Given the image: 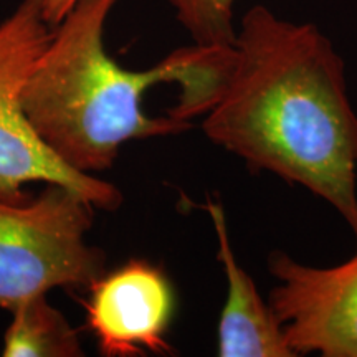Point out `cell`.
Here are the masks:
<instances>
[{"mask_svg":"<svg viewBox=\"0 0 357 357\" xmlns=\"http://www.w3.org/2000/svg\"><path fill=\"white\" fill-rule=\"evenodd\" d=\"M218 240V261L227 278V298L218 319L217 351L220 357H294L280 321L263 301L255 281L236 261L222 205L208 200Z\"/></svg>","mask_w":357,"mask_h":357,"instance_id":"52a82bcc","label":"cell"},{"mask_svg":"<svg viewBox=\"0 0 357 357\" xmlns=\"http://www.w3.org/2000/svg\"><path fill=\"white\" fill-rule=\"evenodd\" d=\"M119 0H78L56 26L24 88V109L45 146L75 171L105 172L129 141L174 136L200 116L215 66L211 47L178 48L149 70L106 52Z\"/></svg>","mask_w":357,"mask_h":357,"instance_id":"7a4b0ae2","label":"cell"},{"mask_svg":"<svg viewBox=\"0 0 357 357\" xmlns=\"http://www.w3.org/2000/svg\"><path fill=\"white\" fill-rule=\"evenodd\" d=\"M3 334L6 357H78L83 356L79 331L61 311L52 306L47 294H37L15 306Z\"/></svg>","mask_w":357,"mask_h":357,"instance_id":"ba28073f","label":"cell"},{"mask_svg":"<svg viewBox=\"0 0 357 357\" xmlns=\"http://www.w3.org/2000/svg\"><path fill=\"white\" fill-rule=\"evenodd\" d=\"M93 204L61 184L24 200L0 199V307L60 288L86 291L106 271V253L89 245Z\"/></svg>","mask_w":357,"mask_h":357,"instance_id":"3957f363","label":"cell"},{"mask_svg":"<svg viewBox=\"0 0 357 357\" xmlns=\"http://www.w3.org/2000/svg\"><path fill=\"white\" fill-rule=\"evenodd\" d=\"M52 33L42 0H22L0 22V199L24 200L26 185L43 182L77 190L95 208L116 211L123 202L121 190L61 162L25 114L24 88Z\"/></svg>","mask_w":357,"mask_h":357,"instance_id":"277c9868","label":"cell"},{"mask_svg":"<svg viewBox=\"0 0 357 357\" xmlns=\"http://www.w3.org/2000/svg\"><path fill=\"white\" fill-rule=\"evenodd\" d=\"M278 284L270 306L294 354L357 357V253L331 268H312L287 253L268 258Z\"/></svg>","mask_w":357,"mask_h":357,"instance_id":"5b68a950","label":"cell"},{"mask_svg":"<svg viewBox=\"0 0 357 357\" xmlns=\"http://www.w3.org/2000/svg\"><path fill=\"white\" fill-rule=\"evenodd\" d=\"M204 116L208 139L324 199L357 240V114L344 61L319 29L250 8Z\"/></svg>","mask_w":357,"mask_h":357,"instance_id":"6da1fadb","label":"cell"},{"mask_svg":"<svg viewBox=\"0 0 357 357\" xmlns=\"http://www.w3.org/2000/svg\"><path fill=\"white\" fill-rule=\"evenodd\" d=\"M77 2L78 0H42L43 19L52 26H56Z\"/></svg>","mask_w":357,"mask_h":357,"instance_id":"30bf717a","label":"cell"},{"mask_svg":"<svg viewBox=\"0 0 357 357\" xmlns=\"http://www.w3.org/2000/svg\"><path fill=\"white\" fill-rule=\"evenodd\" d=\"M86 329L106 357L169 354L176 293L162 268L132 258L86 289Z\"/></svg>","mask_w":357,"mask_h":357,"instance_id":"8992f818","label":"cell"},{"mask_svg":"<svg viewBox=\"0 0 357 357\" xmlns=\"http://www.w3.org/2000/svg\"><path fill=\"white\" fill-rule=\"evenodd\" d=\"M177 20L200 47H231L236 30L234 7L236 0H166Z\"/></svg>","mask_w":357,"mask_h":357,"instance_id":"9c48e42d","label":"cell"}]
</instances>
